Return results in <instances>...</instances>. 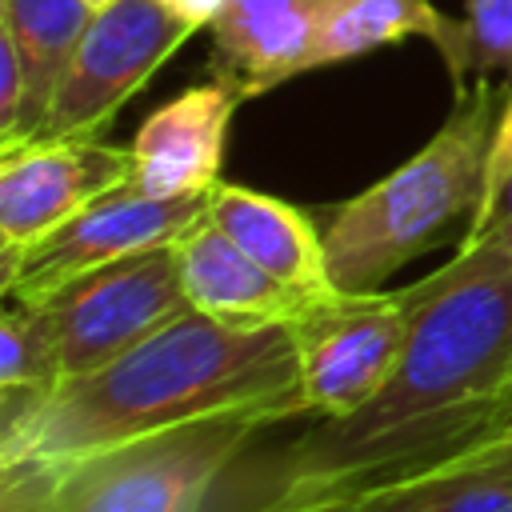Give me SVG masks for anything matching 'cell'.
<instances>
[{"mask_svg":"<svg viewBox=\"0 0 512 512\" xmlns=\"http://www.w3.org/2000/svg\"><path fill=\"white\" fill-rule=\"evenodd\" d=\"M400 292L408 340L376 400L308 424L256 464L240 452L224 472L228 512L340 504L512 436V260L460 244Z\"/></svg>","mask_w":512,"mask_h":512,"instance_id":"cell-1","label":"cell"},{"mask_svg":"<svg viewBox=\"0 0 512 512\" xmlns=\"http://www.w3.org/2000/svg\"><path fill=\"white\" fill-rule=\"evenodd\" d=\"M216 412H260L272 424L312 416L288 328H240L188 308L96 372L48 392L0 388V464L72 460Z\"/></svg>","mask_w":512,"mask_h":512,"instance_id":"cell-2","label":"cell"},{"mask_svg":"<svg viewBox=\"0 0 512 512\" xmlns=\"http://www.w3.org/2000/svg\"><path fill=\"white\" fill-rule=\"evenodd\" d=\"M496 120L500 108L492 84L476 80L416 156L324 216L320 236L336 288H384L392 272L440 244L460 220L476 216Z\"/></svg>","mask_w":512,"mask_h":512,"instance_id":"cell-3","label":"cell"},{"mask_svg":"<svg viewBox=\"0 0 512 512\" xmlns=\"http://www.w3.org/2000/svg\"><path fill=\"white\" fill-rule=\"evenodd\" d=\"M264 428L260 412H216L92 448L64 460L52 512H204Z\"/></svg>","mask_w":512,"mask_h":512,"instance_id":"cell-4","label":"cell"},{"mask_svg":"<svg viewBox=\"0 0 512 512\" xmlns=\"http://www.w3.org/2000/svg\"><path fill=\"white\" fill-rule=\"evenodd\" d=\"M300 364V388L320 420L352 416L388 384L404 356V292H344L308 300L288 324Z\"/></svg>","mask_w":512,"mask_h":512,"instance_id":"cell-5","label":"cell"},{"mask_svg":"<svg viewBox=\"0 0 512 512\" xmlns=\"http://www.w3.org/2000/svg\"><path fill=\"white\" fill-rule=\"evenodd\" d=\"M36 308H44L56 332L68 380L112 364L192 304L184 296L172 244H160L76 276Z\"/></svg>","mask_w":512,"mask_h":512,"instance_id":"cell-6","label":"cell"},{"mask_svg":"<svg viewBox=\"0 0 512 512\" xmlns=\"http://www.w3.org/2000/svg\"><path fill=\"white\" fill-rule=\"evenodd\" d=\"M196 32L164 0H108L76 40L36 140L96 136L116 108Z\"/></svg>","mask_w":512,"mask_h":512,"instance_id":"cell-7","label":"cell"},{"mask_svg":"<svg viewBox=\"0 0 512 512\" xmlns=\"http://www.w3.org/2000/svg\"><path fill=\"white\" fill-rule=\"evenodd\" d=\"M132 180V148L96 136L28 140L0 152V288L24 252Z\"/></svg>","mask_w":512,"mask_h":512,"instance_id":"cell-8","label":"cell"},{"mask_svg":"<svg viewBox=\"0 0 512 512\" xmlns=\"http://www.w3.org/2000/svg\"><path fill=\"white\" fill-rule=\"evenodd\" d=\"M204 212H208V192L164 200V196H144L132 184H120L96 204H88L80 216L60 224L56 232H48L40 244H32L16 276L0 292L8 300L40 304L92 268H104L144 248L172 244Z\"/></svg>","mask_w":512,"mask_h":512,"instance_id":"cell-9","label":"cell"},{"mask_svg":"<svg viewBox=\"0 0 512 512\" xmlns=\"http://www.w3.org/2000/svg\"><path fill=\"white\" fill-rule=\"evenodd\" d=\"M240 96L224 84H200L160 104L132 140V188L144 196H204L220 184L228 124Z\"/></svg>","mask_w":512,"mask_h":512,"instance_id":"cell-10","label":"cell"},{"mask_svg":"<svg viewBox=\"0 0 512 512\" xmlns=\"http://www.w3.org/2000/svg\"><path fill=\"white\" fill-rule=\"evenodd\" d=\"M336 0H228L212 28L216 80L240 100L312 72V48Z\"/></svg>","mask_w":512,"mask_h":512,"instance_id":"cell-11","label":"cell"},{"mask_svg":"<svg viewBox=\"0 0 512 512\" xmlns=\"http://www.w3.org/2000/svg\"><path fill=\"white\" fill-rule=\"evenodd\" d=\"M184 296L196 312L240 328H288L308 304L300 292L260 268L208 212L172 240Z\"/></svg>","mask_w":512,"mask_h":512,"instance_id":"cell-12","label":"cell"},{"mask_svg":"<svg viewBox=\"0 0 512 512\" xmlns=\"http://www.w3.org/2000/svg\"><path fill=\"white\" fill-rule=\"evenodd\" d=\"M208 220L220 224L260 268H268L280 284H288L304 300L328 296L336 288L328 276L324 236L308 212L276 196L220 180L208 192Z\"/></svg>","mask_w":512,"mask_h":512,"instance_id":"cell-13","label":"cell"},{"mask_svg":"<svg viewBox=\"0 0 512 512\" xmlns=\"http://www.w3.org/2000/svg\"><path fill=\"white\" fill-rule=\"evenodd\" d=\"M408 36H424L436 44L456 92L464 96V24L444 16L432 0H336L316 36L312 68L356 60Z\"/></svg>","mask_w":512,"mask_h":512,"instance_id":"cell-14","label":"cell"},{"mask_svg":"<svg viewBox=\"0 0 512 512\" xmlns=\"http://www.w3.org/2000/svg\"><path fill=\"white\" fill-rule=\"evenodd\" d=\"M344 512H512V460L500 444L344 500Z\"/></svg>","mask_w":512,"mask_h":512,"instance_id":"cell-15","label":"cell"},{"mask_svg":"<svg viewBox=\"0 0 512 512\" xmlns=\"http://www.w3.org/2000/svg\"><path fill=\"white\" fill-rule=\"evenodd\" d=\"M92 12L96 8L88 0H0V32L20 52L24 84H28L16 144L36 140V132L48 116V104L56 96V84L64 76V64H68L76 40L84 36Z\"/></svg>","mask_w":512,"mask_h":512,"instance_id":"cell-16","label":"cell"},{"mask_svg":"<svg viewBox=\"0 0 512 512\" xmlns=\"http://www.w3.org/2000/svg\"><path fill=\"white\" fill-rule=\"evenodd\" d=\"M64 380V360L44 308L8 300L0 316V388L48 392Z\"/></svg>","mask_w":512,"mask_h":512,"instance_id":"cell-17","label":"cell"},{"mask_svg":"<svg viewBox=\"0 0 512 512\" xmlns=\"http://www.w3.org/2000/svg\"><path fill=\"white\" fill-rule=\"evenodd\" d=\"M460 244H488L512 260V92H508L496 132H492L480 208L468 220V232Z\"/></svg>","mask_w":512,"mask_h":512,"instance_id":"cell-18","label":"cell"},{"mask_svg":"<svg viewBox=\"0 0 512 512\" xmlns=\"http://www.w3.org/2000/svg\"><path fill=\"white\" fill-rule=\"evenodd\" d=\"M464 80L488 72H512V0H468L464 4Z\"/></svg>","mask_w":512,"mask_h":512,"instance_id":"cell-19","label":"cell"},{"mask_svg":"<svg viewBox=\"0 0 512 512\" xmlns=\"http://www.w3.org/2000/svg\"><path fill=\"white\" fill-rule=\"evenodd\" d=\"M176 16H184L188 24H196V28H204V24H212L216 20V12L228 4V0H164Z\"/></svg>","mask_w":512,"mask_h":512,"instance_id":"cell-20","label":"cell"},{"mask_svg":"<svg viewBox=\"0 0 512 512\" xmlns=\"http://www.w3.org/2000/svg\"><path fill=\"white\" fill-rule=\"evenodd\" d=\"M256 512H344V500L340 504H304V508H256Z\"/></svg>","mask_w":512,"mask_h":512,"instance_id":"cell-21","label":"cell"},{"mask_svg":"<svg viewBox=\"0 0 512 512\" xmlns=\"http://www.w3.org/2000/svg\"><path fill=\"white\" fill-rule=\"evenodd\" d=\"M504 452H508V460H512V436H508V440H504Z\"/></svg>","mask_w":512,"mask_h":512,"instance_id":"cell-22","label":"cell"},{"mask_svg":"<svg viewBox=\"0 0 512 512\" xmlns=\"http://www.w3.org/2000/svg\"><path fill=\"white\" fill-rule=\"evenodd\" d=\"M88 4H92V8H100V4H108V0H88Z\"/></svg>","mask_w":512,"mask_h":512,"instance_id":"cell-23","label":"cell"}]
</instances>
